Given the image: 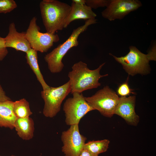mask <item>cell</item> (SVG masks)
<instances>
[{
    "mask_svg": "<svg viewBox=\"0 0 156 156\" xmlns=\"http://www.w3.org/2000/svg\"><path fill=\"white\" fill-rule=\"evenodd\" d=\"M13 111L17 118L29 117L33 114L29 102L25 98L14 102Z\"/></svg>",
    "mask_w": 156,
    "mask_h": 156,
    "instance_id": "obj_18",
    "label": "cell"
},
{
    "mask_svg": "<svg viewBox=\"0 0 156 156\" xmlns=\"http://www.w3.org/2000/svg\"><path fill=\"white\" fill-rule=\"evenodd\" d=\"M40 156H41V154L40 155Z\"/></svg>",
    "mask_w": 156,
    "mask_h": 156,
    "instance_id": "obj_27",
    "label": "cell"
},
{
    "mask_svg": "<svg viewBox=\"0 0 156 156\" xmlns=\"http://www.w3.org/2000/svg\"><path fill=\"white\" fill-rule=\"evenodd\" d=\"M14 103L12 100L0 102V127L14 129L17 117L13 111Z\"/></svg>",
    "mask_w": 156,
    "mask_h": 156,
    "instance_id": "obj_14",
    "label": "cell"
},
{
    "mask_svg": "<svg viewBox=\"0 0 156 156\" xmlns=\"http://www.w3.org/2000/svg\"><path fill=\"white\" fill-rule=\"evenodd\" d=\"M78 125H70L67 130L62 132V151L65 156H79L83 149L87 138L80 133Z\"/></svg>",
    "mask_w": 156,
    "mask_h": 156,
    "instance_id": "obj_9",
    "label": "cell"
},
{
    "mask_svg": "<svg viewBox=\"0 0 156 156\" xmlns=\"http://www.w3.org/2000/svg\"><path fill=\"white\" fill-rule=\"evenodd\" d=\"M109 0H86V4L92 9L106 7Z\"/></svg>",
    "mask_w": 156,
    "mask_h": 156,
    "instance_id": "obj_20",
    "label": "cell"
},
{
    "mask_svg": "<svg viewBox=\"0 0 156 156\" xmlns=\"http://www.w3.org/2000/svg\"><path fill=\"white\" fill-rule=\"evenodd\" d=\"M79 156H94L88 151L83 149Z\"/></svg>",
    "mask_w": 156,
    "mask_h": 156,
    "instance_id": "obj_24",
    "label": "cell"
},
{
    "mask_svg": "<svg viewBox=\"0 0 156 156\" xmlns=\"http://www.w3.org/2000/svg\"><path fill=\"white\" fill-rule=\"evenodd\" d=\"M71 89L69 81L59 87H50L43 90L41 96L44 102L42 113L46 117L52 118L60 110L62 103Z\"/></svg>",
    "mask_w": 156,
    "mask_h": 156,
    "instance_id": "obj_5",
    "label": "cell"
},
{
    "mask_svg": "<svg viewBox=\"0 0 156 156\" xmlns=\"http://www.w3.org/2000/svg\"><path fill=\"white\" fill-rule=\"evenodd\" d=\"M84 99L94 110H97L104 116L111 118L114 114L120 97L106 86L92 96H84Z\"/></svg>",
    "mask_w": 156,
    "mask_h": 156,
    "instance_id": "obj_6",
    "label": "cell"
},
{
    "mask_svg": "<svg viewBox=\"0 0 156 156\" xmlns=\"http://www.w3.org/2000/svg\"><path fill=\"white\" fill-rule=\"evenodd\" d=\"M17 7L16 2L14 0H0V13L10 12Z\"/></svg>",
    "mask_w": 156,
    "mask_h": 156,
    "instance_id": "obj_19",
    "label": "cell"
},
{
    "mask_svg": "<svg viewBox=\"0 0 156 156\" xmlns=\"http://www.w3.org/2000/svg\"><path fill=\"white\" fill-rule=\"evenodd\" d=\"M97 21L96 19L86 20L83 25L74 29L70 36L64 42L45 55L44 60L51 73H56L62 71L64 66L62 62L63 57L70 49L78 46V39L79 35L86 31L89 26L96 23Z\"/></svg>",
    "mask_w": 156,
    "mask_h": 156,
    "instance_id": "obj_3",
    "label": "cell"
},
{
    "mask_svg": "<svg viewBox=\"0 0 156 156\" xmlns=\"http://www.w3.org/2000/svg\"><path fill=\"white\" fill-rule=\"evenodd\" d=\"M129 53L125 56L117 57L111 53L115 60L121 64L123 68L129 74L134 76L137 74L146 75L150 71L149 62L152 60L149 55L141 52L135 47H129Z\"/></svg>",
    "mask_w": 156,
    "mask_h": 156,
    "instance_id": "obj_4",
    "label": "cell"
},
{
    "mask_svg": "<svg viewBox=\"0 0 156 156\" xmlns=\"http://www.w3.org/2000/svg\"><path fill=\"white\" fill-rule=\"evenodd\" d=\"M41 16L46 32L55 34L65 28L71 6L56 0H43L39 5Z\"/></svg>",
    "mask_w": 156,
    "mask_h": 156,
    "instance_id": "obj_1",
    "label": "cell"
},
{
    "mask_svg": "<svg viewBox=\"0 0 156 156\" xmlns=\"http://www.w3.org/2000/svg\"><path fill=\"white\" fill-rule=\"evenodd\" d=\"M27 62L35 74L36 78L41 85L43 90L49 88V86L45 81L40 69L38 58L37 52L31 49L26 53Z\"/></svg>",
    "mask_w": 156,
    "mask_h": 156,
    "instance_id": "obj_16",
    "label": "cell"
},
{
    "mask_svg": "<svg viewBox=\"0 0 156 156\" xmlns=\"http://www.w3.org/2000/svg\"><path fill=\"white\" fill-rule=\"evenodd\" d=\"M0 156H2L0 155ZM11 156H16L14 155H12Z\"/></svg>",
    "mask_w": 156,
    "mask_h": 156,
    "instance_id": "obj_26",
    "label": "cell"
},
{
    "mask_svg": "<svg viewBox=\"0 0 156 156\" xmlns=\"http://www.w3.org/2000/svg\"><path fill=\"white\" fill-rule=\"evenodd\" d=\"M37 17L35 16L31 20L25 32V37L31 49L37 52H46L54 43L59 41L60 38L57 34L40 32V28L37 23Z\"/></svg>",
    "mask_w": 156,
    "mask_h": 156,
    "instance_id": "obj_7",
    "label": "cell"
},
{
    "mask_svg": "<svg viewBox=\"0 0 156 156\" xmlns=\"http://www.w3.org/2000/svg\"><path fill=\"white\" fill-rule=\"evenodd\" d=\"M34 120L30 117L17 118L14 128L20 138L24 140H29L34 136Z\"/></svg>",
    "mask_w": 156,
    "mask_h": 156,
    "instance_id": "obj_15",
    "label": "cell"
},
{
    "mask_svg": "<svg viewBox=\"0 0 156 156\" xmlns=\"http://www.w3.org/2000/svg\"><path fill=\"white\" fill-rule=\"evenodd\" d=\"M132 90L130 89L127 82L120 85L117 90L118 95L121 97H126L129 95L130 93L134 94L132 92Z\"/></svg>",
    "mask_w": 156,
    "mask_h": 156,
    "instance_id": "obj_21",
    "label": "cell"
},
{
    "mask_svg": "<svg viewBox=\"0 0 156 156\" xmlns=\"http://www.w3.org/2000/svg\"><path fill=\"white\" fill-rule=\"evenodd\" d=\"M142 5L138 0H109L106 8L101 13V15L110 21L121 20Z\"/></svg>",
    "mask_w": 156,
    "mask_h": 156,
    "instance_id": "obj_10",
    "label": "cell"
},
{
    "mask_svg": "<svg viewBox=\"0 0 156 156\" xmlns=\"http://www.w3.org/2000/svg\"><path fill=\"white\" fill-rule=\"evenodd\" d=\"M10 100H11V99L6 95L5 92L0 84V102Z\"/></svg>",
    "mask_w": 156,
    "mask_h": 156,
    "instance_id": "obj_23",
    "label": "cell"
},
{
    "mask_svg": "<svg viewBox=\"0 0 156 156\" xmlns=\"http://www.w3.org/2000/svg\"><path fill=\"white\" fill-rule=\"evenodd\" d=\"M105 64L103 63L96 69L91 70L86 63L82 61L74 64L72 67V70L68 74L71 94L74 92L82 93L85 90L100 86L99 79L108 75L100 74V70Z\"/></svg>",
    "mask_w": 156,
    "mask_h": 156,
    "instance_id": "obj_2",
    "label": "cell"
},
{
    "mask_svg": "<svg viewBox=\"0 0 156 156\" xmlns=\"http://www.w3.org/2000/svg\"><path fill=\"white\" fill-rule=\"evenodd\" d=\"M72 94V97L68 98L63 106L65 122L70 126L79 124L80 120L86 114L94 110L85 100L82 93L74 92Z\"/></svg>",
    "mask_w": 156,
    "mask_h": 156,
    "instance_id": "obj_8",
    "label": "cell"
},
{
    "mask_svg": "<svg viewBox=\"0 0 156 156\" xmlns=\"http://www.w3.org/2000/svg\"><path fill=\"white\" fill-rule=\"evenodd\" d=\"M135 96L120 97L115 109L116 114L124 119L129 124L136 126L139 121V117L135 112Z\"/></svg>",
    "mask_w": 156,
    "mask_h": 156,
    "instance_id": "obj_11",
    "label": "cell"
},
{
    "mask_svg": "<svg viewBox=\"0 0 156 156\" xmlns=\"http://www.w3.org/2000/svg\"><path fill=\"white\" fill-rule=\"evenodd\" d=\"M72 1V2L77 4L81 5H86V0H73Z\"/></svg>",
    "mask_w": 156,
    "mask_h": 156,
    "instance_id": "obj_25",
    "label": "cell"
},
{
    "mask_svg": "<svg viewBox=\"0 0 156 156\" xmlns=\"http://www.w3.org/2000/svg\"><path fill=\"white\" fill-rule=\"evenodd\" d=\"M70 6V11L66 19L65 28L75 20L83 19L86 21L95 19L96 16V14L92 9L86 5H79L72 2Z\"/></svg>",
    "mask_w": 156,
    "mask_h": 156,
    "instance_id": "obj_13",
    "label": "cell"
},
{
    "mask_svg": "<svg viewBox=\"0 0 156 156\" xmlns=\"http://www.w3.org/2000/svg\"><path fill=\"white\" fill-rule=\"evenodd\" d=\"M4 38L5 46L7 48H13L16 51L25 53L31 49L29 42L25 38V32L18 31L13 22L10 24L8 33Z\"/></svg>",
    "mask_w": 156,
    "mask_h": 156,
    "instance_id": "obj_12",
    "label": "cell"
},
{
    "mask_svg": "<svg viewBox=\"0 0 156 156\" xmlns=\"http://www.w3.org/2000/svg\"><path fill=\"white\" fill-rule=\"evenodd\" d=\"M109 141L107 139L90 141L85 144L83 149L94 156L106 152L109 148Z\"/></svg>",
    "mask_w": 156,
    "mask_h": 156,
    "instance_id": "obj_17",
    "label": "cell"
},
{
    "mask_svg": "<svg viewBox=\"0 0 156 156\" xmlns=\"http://www.w3.org/2000/svg\"><path fill=\"white\" fill-rule=\"evenodd\" d=\"M8 53L5 44L4 38L0 36V61H2Z\"/></svg>",
    "mask_w": 156,
    "mask_h": 156,
    "instance_id": "obj_22",
    "label": "cell"
}]
</instances>
